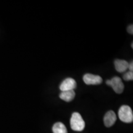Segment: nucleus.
Here are the masks:
<instances>
[{
	"mask_svg": "<svg viewBox=\"0 0 133 133\" xmlns=\"http://www.w3.org/2000/svg\"><path fill=\"white\" fill-rule=\"evenodd\" d=\"M70 127L75 131H81L85 127V122L79 113L74 112L70 118Z\"/></svg>",
	"mask_w": 133,
	"mask_h": 133,
	"instance_id": "f257e3e1",
	"label": "nucleus"
},
{
	"mask_svg": "<svg viewBox=\"0 0 133 133\" xmlns=\"http://www.w3.org/2000/svg\"><path fill=\"white\" fill-rule=\"evenodd\" d=\"M118 117L121 121L126 123H132L133 113L131 108L128 105H122L118 110Z\"/></svg>",
	"mask_w": 133,
	"mask_h": 133,
	"instance_id": "f03ea898",
	"label": "nucleus"
},
{
	"mask_svg": "<svg viewBox=\"0 0 133 133\" xmlns=\"http://www.w3.org/2000/svg\"><path fill=\"white\" fill-rule=\"evenodd\" d=\"M83 81L88 85H97L102 83V78L99 75L86 74L83 76Z\"/></svg>",
	"mask_w": 133,
	"mask_h": 133,
	"instance_id": "7ed1b4c3",
	"label": "nucleus"
},
{
	"mask_svg": "<svg viewBox=\"0 0 133 133\" xmlns=\"http://www.w3.org/2000/svg\"><path fill=\"white\" fill-rule=\"evenodd\" d=\"M113 88L115 92L117 94H121L123 92L124 86L123 83L122 82L121 78L118 76H114L110 79V85Z\"/></svg>",
	"mask_w": 133,
	"mask_h": 133,
	"instance_id": "20e7f679",
	"label": "nucleus"
},
{
	"mask_svg": "<svg viewBox=\"0 0 133 133\" xmlns=\"http://www.w3.org/2000/svg\"><path fill=\"white\" fill-rule=\"evenodd\" d=\"M76 88V82L74 78H67L65 79L60 85V89L61 91L74 90Z\"/></svg>",
	"mask_w": 133,
	"mask_h": 133,
	"instance_id": "39448f33",
	"label": "nucleus"
},
{
	"mask_svg": "<svg viewBox=\"0 0 133 133\" xmlns=\"http://www.w3.org/2000/svg\"><path fill=\"white\" fill-rule=\"evenodd\" d=\"M116 121V114L114 111L110 110L106 113L104 118V123L105 126L107 128L112 126Z\"/></svg>",
	"mask_w": 133,
	"mask_h": 133,
	"instance_id": "423d86ee",
	"label": "nucleus"
},
{
	"mask_svg": "<svg viewBox=\"0 0 133 133\" xmlns=\"http://www.w3.org/2000/svg\"><path fill=\"white\" fill-rule=\"evenodd\" d=\"M114 65L116 70L119 73L124 72L128 69L129 63L124 60L116 59L115 61Z\"/></svg>",
	"mask_w": 133,
	"mask_h": 133,
	"instance_id": "0eeeda50",
	"label": "nucleus"
},
{
	"mask_svg": "<svg viewBox=\"0 0 133 133\" xmlns=\"http://www.w3.org/2000/svg\"><path fill=\"white\" fill-rule=\"evenodd\" d=\"M75 97V92L74 90L62 91L59 95V97L65 102H71Z\"/></svg>",
	"mask_w": 133,
	"mask_h": 133,
	"instance_id": "6e6552de",
	"label": "nucleus"
},
{
	"mask_svg": "<svg viewBox=\"0 0 133 133\" xmlns=\"http://www.w3.org/2000/svg\"><path fill=\"white\" fill-rule=\"evenodd\" d=\"M53 133H67L65 126L61 122H57L52 127Z\"/></svg>",
	"mask_w": 133,
	"mask_h": 133,
	"instance_id": "1a4fd4ad",
	"label": "nucleus"
},
{
	"mask_svg": "<svg viewBox=\"0 0 133 133\" xmlns=\"http://www.w3.org/2000/svg\"><path fill=\"white\" fill-rule=\"evenodd\" d=\"M123 79L126 81H132L133 79V72L129 71L123 75Z\"/></svg>",
	"mask_w": 133,
	"mask_h": 133,
	"instance_id": "9d476101",
	"label": "nucleus"
},
{
	"mask_svg": "<svg viewBox=\"0 0 133 133\" xmlns=\"http://www.w3.org/2000/svg\"><path fill=\"white\" fill-rule=\"evenodd\" d=\"M127 30H128V31L129 33H130V34H131V35L133 34V25H129L128 27Z\"/></svg>",
	"mask_w": 133,
	"mask_h": 133,
	"instance_id": "9b49d317",
	"label": "nucleus"
},
{
	"mask_svg": "<svg viewBox=\"0 0 133 133\" xmlns=\"http://www.w3.org/2000/svg\"><path fill=\"white\" fill-rule=\"evenodd\" d=\"M128 69H129V71H132V70H133V62H132L129 63Z\"/></svg>",
	"mask_w": 133,
	"mask_h": 133,
	"instance_id": "f8f14e48",
	"label": "nucleus"
},
{
	"mask_svg": "<svg viewBox=\"0 0 133 133\" xmlns=\"http://www.w3.org/2000/svg\"><path fill=\"white\" fill-rule=\"evenodd\" d=\"M131 47H132V48H133V43H132V44H131Z\"/></svg>",
	"mask_w": 133,
	"mask_h": 133,
	"instance_id": "ddd939ff",
	"label": "nucleus"
}]
</instances>
